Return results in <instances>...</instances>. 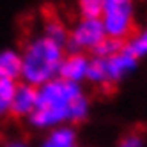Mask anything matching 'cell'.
Wrapping results in <instances>:
<instances>
[{"label": "cell", "mask_w": 147, "mask_h": 147, "mask_svg": "<svg viewBox=\"0 0 147 147\" xmlns=\"http://www.w3.org/2000/svg\"><path fill=\"white\" fill-rule=\"evenodd\" d=\"M90 113V101L80 83L55 78L37 87V103L28 122L32 128L50 131L59 126L83 122Z\"/></svg>", "instance_id": "1"}, {"label": "cell", "mask_w": 147, "mask_h": 147, "mask_svg": "<svg viewBox=\"0 0 147 147\" xmlns=\"http://www.w3.org/2000/svg\"><path fill=\"white\" fill-rule=\"evenodd\" d=\"M20 55H22L20 78L23 80V83H28L32 87H41L59 76L66 48L55 45L45 36H36L25 43Z\"/></svg>", "instance_id": "2"}, {"label": "cell", "mask_w": 147, "mask_h": 147, "mask_svg": "<svg viewBox=\"0 0 147 147\" xmlns=\"http://www.w3.org/2000/svg\"><path fill=\"white\" fill-rule=\"evenodd\" d=\"M138 60L131 57L126 50H121L119 53L112 57H90L87 82L94 83L98 87H112L121 83L126 76H129L136 69Z\"/></svg>", "instance_id": "3"}, {"label": "cell", "mask_w": 147, "mask_h": 147, "mask_svg": "<svg viewBox=\"0 0 147 147\" xmlns=\"http://www.w3.org/2000/svg\"><path fill=\"white\" fill-rule=\"evenodd\" d=\"M101 23L107 37L128 41L135 32V2L133 0H103Z\"/></svg>", "instance_id": "4"}, {"label": "cell", "mask_w": 147, "mask_h": 147, "mask_svg": "<svg viewBox=\"0 0 147 147\" xmlns=\"http://www.w3.org/2000/svg\"><path fill=\"white\" fill-rule=\"evenodd\" d=\"M105 39H107V32L99 18H80L69 30L66 48H69V51L85 53V51H94Z\"/></svg>", "instance_id": "5"}, {"label": "cell", "mask_w": 147, "mask_h": 147, "mask_svg": "<svg viewBox=\"0 0 147 147\" xmlns=\"http://www.w3.org/2000/svg\"><path fill=\"white\" fill-rule=\"evenodd\" d=\"M89 60H90V57L87 53H80V51H69V53H66L64 59H62L60 69H59V78L82 85V82L87 80Z\"/></svg>", "instance_id": "6"}, {"label": "cell", "mask_w": 147, "mask_h": 147, "mask_svg": "<svg viewBox=\"0 0 147 147\" xmlns=\"http://www.w3.org/2000/svg\"><path fill=\"white\" fill-rule=\"evenodd\" d=\"M37 103V87H32L28 83H16V90L11 101V113L14 117L28 119L32 115Z\"/></svg>", "instance_id": "7"}, {"label": "cell", "mask_w": 147, "mask_h": 147, "mask_svg": "<svg viewBox=\"0 0 147 147\" xmlns=\"http://www.w3.org/2000/svg\"><path fill=\"white\" fill-rule=\"evenodd\" d=\"M46 39L53 41L55 45L66 48L67 46V37H69V28L66 23L55 14V13H48L43 18V34Z\"/></svg>", "instance_id": "8"}, {"label": "cell", "mask_w": 147, "mask_h": 147, "mask_svg": "<svg viewBox=\"0 0 147 147\" xmlns=\"http://www.w3.org/2000/svg\"><path fill=\"white\" fill-rule=\"evenodd\" d=\"M22 76V55L18 50L5 48L0 50V78L4 80H20Z\"/></svg>", "instance_id": "9"}, {"label": "cell", "mask_w": 147, "mask_h": 147, "mask_svg": "<svg viewBox=\"0 0 147 147\" xmlns=\"http://www.w3.org/2000/svg\"><path fill=\"white\" fill-rule=\"evenodd\" d=\"M76 145V131L73 126H59L46 131V136L41 140L39 147H75Z\"/></svg>", "instance_id": "10"}, {"label": "cell", "mask_w": 147, "mask_h": 147, "mask_svg": "<svg viewBox=\"0 0 147 147\" xmlns=\"http://www.w3.org/2000/svg\"><path fill=\"white\" fill-rule=\"evenodd\" d=\"M124 50L136 60L147 57V25L140 30H135L133 36L124 43Z\"/></svg>", "instance_id": "11"}, {"label": "cell", "mask_w": 147, "mask_h": 147, "mask_svg": "<svg viewBox=\"0 0 147 147\" xmlns=\"http://www.w3.org/2000/svg\"><path fill=\"white\" fill-rule=\"evenodd\" d=\"M16 90V82L0 78V117L11 113V101Z\"/></svg>", "instance_id": "12"}, {"label": "cell", "mask_w": 147, "mask_h": 147, "mask_svg": "<svg viewBox=\"0 0 147 147\" xmlns=\"http://www.w3.org/2000/svg\"><path fill=\"white\" fill-rule=\"evenodd\" d=\"M121 50H124V41L107 37L103 43L98 45V48L92 51V55L94 57H112L115 53H119Z\"/></svg>", "instance_id": "13"}, {"label": "cell", "mask_w": 147, "mask_h": 147, "mask_svg": "<svg viewBox=\"0 0 147 147\" xmlns=\"http://www.w3.org/2000/svg\"><path fill=\"white\" fill-rule=\"evenodd\" d=\"M103 0H78V9L82 18H99Z\"/></svg>", "instance_id": "14"}, {"label": "cell", "mask_w": 147, "mask_h": 147, "mask_svg": "<svg viewBox=\"0 0 147 147\" xmlns=\"http://www.w3.org/2000/svg\"><path fill=\"white\" fill-rule=\"evenodd\" d=\"M117 147H145V140L138 133H129L119 140Z\"/></svg>", "instance_id": "15"}, {"label": "cell", "mask_w": 147, "mask_h": 147, "mask_svg": "<svg viewBox=\"0 0 147 147\" xmlns=\"http://www.w3.org/2000/svg\"><path fill=\"white\" fill-rule=\"evenodd\" d=\"M0 147H30L28 142L25 138H20V136H11V138H7Z\"/></svg>", "instance_id": "16"}, {"label": "cell", "mask_w": 147, "mask_h": 147, "mask_svg": "<svg viewBox=\"0 0 147 147\" xmlns=\"http://www.w3.org/2000/svg\"><path fill=\"white\" fill-rule=\"evenodd\" d=\"M0 145H2V140H0Z\"/></svg>", "instance_id": "17"}, {"label": "cell", "mask_w": 147, "mask_h": 147, "mask_svg": "<svg viewBox=\"0 0 147 147\" xmlns=\"http://www.w3.org/2000/svg\"><path fill=\"white\" fill-rule=\"evenodd\" d=\"M75 147H78V145H75Z\"/></svg>", "instance_id": "18"}]
</instances>
